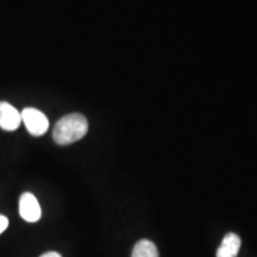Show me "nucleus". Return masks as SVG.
<instances>
[{
    "label": "nucleus",
    "mask_w": 257,
    "mask_h": 257,
    "mask_svg": "<svg viewBox=\"0 0 257 257\" xmlns=\"http://www.w3.org/2000/svg\"><path fill=\"white\" fill-rule=\"evenodd\" d=\"M87 131L88 121L85 115L81 113H70L57 121L54 127L53 137L60 146H68L85 137Z\"/></svg>",
    "instance_id": "f257e3e1"
},
{
    "label": "nucleus",
    "mask_w": 257,
    "mask_h": 257,
    "mask_svg": "<svg viewBox=\"0 0 257 257\" xmlns=\"http://www.w3.org/2000/svg\"><path fill=\"white\" fill-rule=\"evenodd\" d=\"M22 121H24L29 134L32 136H42L49 128V120L43 112L34 107H25L22 111Z\"/></svg>",
    "instance_id": "f03ea898"
},
{
    "label": "nucleus",
    "mask_w": 257,
    "mask_h": 257,
    "mask_svg": "<svg viewBox=\"0 0 257 257\" xmlns=\"http://www.w3.org/2000/svg\"><path fill=\"white\" fill-rule=\"evenodd\" d=\"M19 214L29 223H36L41 219L42 211L36 197L32 193L25 192L19 198Z\"/></svg>",
    "instance_id": "7ed1b4c3"
},
{
    "label": "nucleus",
    "mask_w": 257,
    "mask_h": 257,
    "mask_svg": "<svg viewBox=\"0 0 257 257\" xmlns=\"http://www.w3.org/2000/svg\"><path fill=\"white\" fill-rule=\"evenodd\" d=\"M22 123L19 111L8 101H0V127L5 131H15Z\"/></svg>",
    "instance_id": "20e7f679"
},
{
    "label": "nucleus",
    "mask_w": 257,
    "mask_h": 257,
    "mask_svg": "<svg viewBox=\"0 0 257 257\" xmlns=\"http://www.w3.org/2000/svg\"><path fill=\"white\" fill-rule=\"evenodd\" d=\"M240 244H242V240L238 234L232 232L227 233L217 250V257H237Z\"/></svg>",
    "instance_id": "39448f33"
},
{
    "label": "nucleus",
    "mask_w": 257,
    "mask_h": 257,
    "mask_svg": "<svg viewBox=\"0 0 257 257\" xmlns=\"http://www.w3.org/2000/svg\"><path fill=\"white\" fill-rule=\"evenodd\" d=\"M131 257H159V250L152 240L142 239L135 244Z\"/></svg>",
    "instance_id": "423d86ee"
},
{
    "label": "nucleus",
    "mask_w": 257,
    "mask_h": 257,
    "mask_svg": "<svg viewBox=\"0 0 257 257\" xmlns=\"http://www.w3.org/2000/svg\"><path fill=\"white\" fill-rule=\"evenodd\" d=\"M8 226H9V219L5 216H2V214H0V234L8 229Z\"/></svg>",
    "instance_id": "0eeeda50"
},
{
    "label": "nucleus",
    "mask_w": 257,
    "mask_h": 257,
    "mask_svg": "<svg viewBox=\"0 0 257 257\" xmlns=\"http://www.w3.org/2000/svg\"><path fill=\"white\" fill-rule=\"evenodd\" d=\"M40 257H62V256H61L60 253L55 252V251H49V252L43 253V255L40 256Z\"/></svg>",
    "instance_id": "6e6552de"
}]
</instances>
